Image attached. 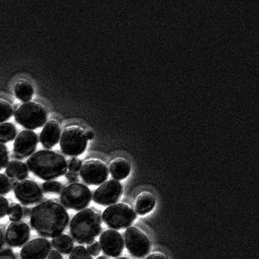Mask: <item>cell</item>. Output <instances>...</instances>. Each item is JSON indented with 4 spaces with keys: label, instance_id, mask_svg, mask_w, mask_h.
Listing matches in <instances>:
<instances>
[{
    "label": "cell",
    "instance_id": "8fae6325",
    "mask_svg": "<svg viewBox=\"0 0 259 259\" xmlns=\"http://www.w3.org/2000/svg\"><path fill=\"white\" fill-rule=\"evenodd\" d=\"M38 142V137L34 132L22 131L14 143V157L22 159L31 156L36 150Z\"/></svg>",
    "mask_w": 259,
    "mask_h": 259
},
{
    "label": "cell",
    "instance_id": "7a4b0ae2",
    "mask_svg": "<svg viewBox=\"0 0 259 259\" xmlns=\"http://www.w3.org/2000/svg\"><path fill=\"white\" fill-rule=\"evenodd\" d=\"M27 165L33 174L44 180L62 177L68 169L64 157L50 150H40L32 155L27 160Z\"/></svg>",
    "mask_w": 259,
    "mask_h": 259
},
{
    "label": "cell",
    "instance_id": "f35d334b",
    "mask_svg": "<svg viewBox=\"0 0 259 259\" xmlns=\"http://www.w3.org/2000/svg\"><path fill=\"white\" fill-rule=\"evenodd\" d=\"M18 108H19V106H18V105H15L14 106V110H15V112H16V111L18 109Z\"/></svg>",
    "mask_w": 259,
    "mask_h": 259
},
{
    "label": "cell",
    "instance_id": "f1b7e54d",
    "mask_svg": "<svg viewBox=\"0 0 259 259\" xmlns=\"http://www.w3.org/2000/svg\"><path fill=\"white\" fill-rule=\"evenodd\" d=\"M81 166H82V161L80 159L73 157V158L69 159L68 167L70 172H78L80 169Z\"/></svg>",
    "mask_w": 259,
    "mask_h": 259
},
{
    "label": "cell",
    "instance_id": "7c38bea8",
    "mask_svg": "<svg viewBox=\"0 0 259 259\" xmlns=\"http://www.w3.org/2000/svg\"><path fill=\"white\" fill-rule=\"evenodd\" d=\"M16 198L23 205L38 203L42 199L43 193L36 182L31 180L18 183L15 187Z\"/></svg>",
    "mask_w": 259,
    "mask_h": 259
},
{
    "label": "cell",
    "instance_id": "e575fe53",
    "mask_svg": "<svg viewBox=\"0 0 259 259\" xmlns=\"http://www.w3.org/2000/svg\"><path fill=\"white\" fill-rule=\"evenodd\" d=\"M146 259H168L166 257L165 255H163V254L161 253H155L152 254V255H150L148 256V257Z\"/></svg>",
    "mask_w": 259,
    "mask_h": 259
},
{
    "label": "cell",
    "instance_id": "277c9868",
    "mask_svg": "<svg viewBox=\"0 0 259 259\" xmlns=\"http://www.w3.org/2000/svg\"><path fill=\"white\" fill-rule=\"evenodd\" d=\"M15 118L16 121L24 128L34 130L45 125L48 114L42 106L35 103H27L16 111Z\"/></svg>",
    "mask_w": 259,
    "mask_h": 259
},
{
    "label": "cell",
    "instance_id": "ac0fdd59",
    "mask_svg": "<svg viewBox=\"0 0 259 259\" xmlns=\"http://www.w3.org/2000/svg\"><path fill=\"white\" fill-rule=\"evenodd\" d=\"M155 204H156V200L151 194L143 193L139 196L138 200L136 201V212L140 215L149 213L154 209Z\"/></svg>",
    "mask_w": 259,
    "mask_h": 259
},
{
    "label": "cell",
    "instance_id": "d6986e66",
    "mask_svg": "<svg viewBox=\"0 0 259 259\" xmlns=\"http://www.w3.org/2000/svg\"><path fill=\"white\" fill-rule=\"evenodd\" d=\"M6 172L9 177L23 180L28 176V168L22 162L12 161L7 166Z\"/></svg>",
    "mask_w": 259,
    "mask_h": 259
},
{
    "label": "cell",
    "instance_id": "8992f818",
    "mask_svg": "<svg viewBox=\"0 0 259 259\" xmlns=\"http://www.w3.org/2000/svg\"><path fill=\"white\" fill-rule=\"evenodd\" d=\"M136 219V214L134 210L122 203L108 207L103 214V219L106 225L115 230L127 228Z\"/></svg>",
    "mask_w": 259,
    "mask_h": 259
},
{
    "label": "cell",
    "instance_id": "d590c367",
    "mask_svg": "<svg viewBox=\"0 0 259 259\" xmlns=\"http://www.w3.org/2000/svg\"><path fill=\"white\" fill-rule=\"evenodd\" d=\"M31 214V210L29 209V208L25 207L23 209V215H24V217H28Z\"/></svg>",
    "mask_w": 259,
    "mask_h": 259
},
{
    "label": "cell",
    "instance_id": "ba28073f",
    "mask_svg": "<svg viewBox=\"0 0 259 259\" xmlns=\"http://www.w3.org/2000/svg\"><path fill=\"white\" fill-rule=\"evenodd\" d=\"M126 248L130 253L137 258H142L147 255L150 250L149 239L142 231L131 227L124 234Z\"/></svg>",
    "mask_w": 259,
    "mask_h": 259
},
{
    "label": "cell",
    "instance_id": "484cf974",
    "mask_svg": "<svg viewBox=\"0 0 259 259\" xmlns=\"http://www.w3.org/2000/svg\"><path fill=\"white\" fill-rule=\"evenodd\" d=\"M69 259H92V258L85 247L77 246L71 252Z\"/></svg>",
    "mask_w": 259,
    "mask_h": 259
},
{
    "label": "cell",
    "instance_id": "1f68e13d",
    "mask_svg": "<svg viewBox=\"0 0 259 259\" xmlns=\"http://www.w3.org/2000/svg\"><path fill=\"white\" fill-rule=\"evenodd\" d=\"M0 259H16V257L11 249H6L0 251Z\"/></svg>",
    "mask_w": 259,
    "mask_h": 259
},
{
    "label": "cell",
    "instance_id": "5bb4252c",
    "mask_svg": "<svg viewBox=\"0 0 259 259\" xmlns=\"http://www.w3.org/2000/svg\"><path fill=\"white\" fill-rule=\"evenodd\" d=\"M52 249L50 242L45 239H36L27 243L21 251L22 259H46Z\"/></svg>",
    "mask_w": 259,
    "mask_h": 259
},
{
    "label": "cell",
    "instance_id": "9c48e42d",
    "mask_svg": "<svg viewBox=\"0 0 259 259\" xmlns=\"http://www.w3.org/2000/svg\"><path fill=\"white\" fill-rule=\"evenodd\" d=\"M108 173L107 166L103 162L92 159L82 166L80 175L87 184L98 186L107 180Z\"/></svg>",
    "mask_w": 259,
    "mask_h": 259
},
{
    "label": "cell",
    "instance_id": "60d3db41",
    "mask_svg": "<svg viewBox=\"0 0 259 259\" xmlns=\"http://www.w3.org/2000/svg\"><path fill=\"white\" fill-rule=\"evenodd\" d=\"M117 259H129V258H117Z\"/></svg>",
    "mask_w": 259,
    "mask_h": 259
},
{
    "label": "cell",
    "instance_id": "d6a6232c",
    "mask_svg": "<svg viewBox=\"0 0 259 259\" xmlns=\"http://www.w3.org/2000/svg\"><path fill=\"white\" fill-rule=\"evenodd\" d=\"M67 180L70 183H77L78 181V175L76 172H67L66 175Z\"/></svg>",
    "mask_w": 259,
    "mask_h": 259
},
{
    "label": "cell",
    "instance_id": "52a82bcc",
    "mask_svg": "<svg viewBox=\"0 0 259 259\" xmlns=\"http://www.w3.org/2000/svg\"><path fill=\"white\" fill-rule=\"evenodd\" d=\"M88 139L85 133L78 127H70L65 130L61 140V147L64 154L78 156L87 149Z\"/></svg>",
    "mask_w": 259,
    "mask_h": 259
},
{
    "label": "cell",
    "instance_id": "7402d4cb",
    "mask_svg": "<svg viewBox=\"0 0 259 259\" xmlns=\"http://www.w3.org/2000/svg\"><path fill=\"white\" fill-rule=\"evenodd\" d=\"M17 133L15 125L10 122L0 124V143H7L14 140Z\"/></svg>",
    "mask_w": 259,
    "mask_h": 259
},
{
    "label": "cell",
    "instance_id": "836d02e7",
    "mask_svg": "<svg viewBox=\"0 0 259 259\" xmlns=\"http://www.w3.org/2000/svg\"><path fill=\"white\" fill-rule=\"evenodd\" d=\"M48 259H64L59 252L53 250L49 255Z\"/></svg>",
    "mask_w": 259,
    "mask_h": 259
},
{
    "label": "cell",
    "instance_id": "9a60e30c",
    "mask_svg": "<svg viewBox=\"0 0 259 259\" xmlns=\"http://www.w3.org/2000/svg\"><path fill=\"white\" fill-rule=\"evenodd\" d=\"M31 234L30 228L26 224L15 222L8 227L6 240L12 247H20L26 243Z\"/></svg>",
    "mask_w": 259,
    "mask_h": 259
},
{
    "label": "cell",
    "instance_id": "ffe728a7",
    "mask_svg": "<svg viewBox=\"0 0 259 259\" xmlns=\"http://www.w3.org/2000/svg\"><path fill=\"white\" fill-rule=\"evenodd\" d=\"M52 244L57 250L64 254L71 253L73 248V241L71 237L66 235H61L54 238Z\"/></svg>",
    "mask_w": 259,
    "mask_h": 259
},
{
    "label": "cell",
    "instance_id": "d4e9b609",
    "mask_svg": "<svg viewBox=\"0 0 259 259\" xmlns=\"http://www.w3.org/2000/svg\"><path fill=\"white\" fill-rule=\"evenodd\" d=\"M42 188L46 193L58 194L61 193L63 186L59 182L51 181L45 182L42 185Z\"/></svg>",
    "mask_w": 259,
    "mask_h": 259
},
{
    "label": "cell",
    "instance_id": "cb8c5ba5",
    "mask_svg": "<svg viewBox=\"0 0 259 259\" xmlns=\"http://www.w3.org/2000/svg\"><path fill=\"white\" fill-rule=\"evenodd\" d=\"M13 108L6 101L0 100V122L8 121L12 116Z\"/></svg>",
    "mask_w": 259,
    "mask_h": 259
},
{
    "label": "cell",
    "instance_id": "4dcf8cb0",
    "mask_svg": "<svg viewBox=\"0 0 259 259\" xmlns=\"http://www.w3.org/2000/svg\"><path fill=\"white\" fill-rule=\"evenodd\" d=\"M9 207L8 200L3 196H0V219L4 218L8 214Z\"/></svg>",
    "mask_w": 259,
    "mask_h": 259
},
{
    "label": "cell",
    "instance_id": "5b68a950",
    "mask_svg": "<svg viewBox=\"0 0 259 259\" xmlns=\"http://www.w3.org/2000/svg\"><path fill=\"white\" fill-rule=\"evenodd\" d=\"M91 200L92 193L89 187L77 183L65 188L61 196V201L64 206L77 210L84 209Z\"/></svg>",
    "mask_w": 259,
    "mask_h": 259
},
{
    "label": "cell",
    "instance_id": "83f0119b",
    "mask_svg": "<svg viewBox=\"0 0 259 259\" xmlns=\"http://www.w3.org/2000/svg\"><path fill=\"white\" fill-rule=\"evenodd\" d=\"M9 161L8 150L6 146L0 143V170L4 168Z\"/></svg>",
    "mask_w": 259,
    "mask_h": 259
},
{
    "label": "cell",
    "instance_id": "ab89813d",
    "mask_svg": "<svg viewBox=\"0 0 259 259\" xmlns=\"http://www.w3.org/2000/svg\"><path fill=\"white\" fill-rule=\"evenodd\" d=\"M97 259H108V258L105 257V256H99V257L97 258Z\"/></svg>",
    "mask_w": 259,
    "mask_h": 259
},
{
    "label": "cell",
    "instance_id": "2e32d148",
    "mask_svg": "<svg viewBox=\"0 0 259 259\" xmlns=\"http://www.w3.org/2000/svg\"><path fill=\"white\" fill-rule=\"evenodd\" d=\"M61 128L59 123L51 121L46 124L40 134V140L43 147L47 149H52L59 142Z\"/></svg>",
    "mask_w": 259,
    "mask_h": 259
},
{
    "label": "cell",
    "instance_id": "44dd1931",
    "mask_svg": "<svg viewBox=\"0 0 259 259\" xmlns=\"http://www.w3.org/2000/svg\"><path fill=\"white\" fill-rule=\"evenodd\" d=\"M16 97L22 102H28L31 100L34 94V89L29 82H20L15 87Z\"/></svg>",
    "mask_w": 259,
    "mask_h": 259
},
{
    "label": "cell",
    "instance_id": "6da1fadb",
    "mask_svg": "<svg viewBox=\"0 0 259 259\" xmlns=\"http://www.w3.org/2000/svg\"><path fill=\"white\" fill-rule=\"evenodd\" d=\"M30 223L39 235L47 238L61 235L69 223V215L61 204L46 201L32 210Z\"/></svg>",
    "mask_w": 259,
    "mask_h": 259
},
{
    "label": "cell",
    "instance_id": "4fadbf2b",
    "mask_svg": "<svg viewBox=\"0 0 259 259\" xmlns=\"http://www.w3.org/2000/svg\"><path fill=\"white\" fill-rule=\"evenodd\" d=\"M100 246L106 255L117 257L124 249V241L122 236L117 231L108 230L100 237Z\"/></svg>",
    "mask_w": 259,
    "mask_h": 259
},
{
    "label": "cell",
    "instance_id": "74e56055",
    "mask_svg": "<svg viewBox=\"0 0 259 259\" xmlns=\"http://www.w3.org/2000/svg\"><path fill=\"white\" fill-rule=\"evenodd\" d=\"M4 243L3 233H2L1 228H0V250H1L2 247H3Z\"/></svg>",
    "mask_w": 259,
    "mask_h": 259
},
{
    "label": "cell",
    "instance_id": "8d00e7d4",
    "mask_svg": "<svg viewBox=\"0 0 259 259\" xmlns=\"http://www.w3.org/2000/svg\"><path fill=\"white\" fill-rule=\"evenodd\" d=\"M85 136H87V138L88 140H93L94 138V134L92 132H87V134H85Z\"/></svg>",
    "mask_w": 259,
    "mask_h": 259
},
{
    "label": "cell",
    "instance_id": "603a6c76",
    "mask_svg": "<svg viewBox=\"0 0 259 259\" xmlns=\"http://www.w3.org/2000/svg\"><path fill=\"white\" fill-rule=\"evenodd\" d=\"M8 215L11 221H19L23 217V208L18 203H13L9 207Z\"/></svg>",
    "mask_w": 259,
    "mask_h": 259
},
{
    "label": "cell",
    "instance_id": "f546056e",
    "mask_svg": "<svg viewBox=\"0 0 259 259\" xmlns=\"http://www.w3.org/2000/svg\"><path fill=\"white\" fill-rule=\"evenodd\" d=\"M101 250L100 244L98 242L94 241L89 244L87 247V251L90 255L97 256L99 255Z\"/></svg>",
    "mask_w": 259,
    "mask_h": 259
},
{
    "label": "cell",
    "instance_id": "4316f807",
    "mask_svg": "<svg viewBox=\"0 0 259 259\" xmlns=\"http://www.w3.org/2000/svg\"><path fill=\"white\" fill-rule=\"evenodd\" d=\"M12 184L10 180L6 176L0 174V194H6L12 189Z\"/></svg>",
    "mask_w": 259,
    "mask_h": 259
},
{
    "label": "cell",
    "instance_id": "30bf717a",
    "mask_svg": "<svg viewBox=\"0 0 259 259\" xmlns=\"http://www.w3.org/2000/svg\"><path fill=\"white\" fill-rule=\"evenodd\" d=\"M122 194V185L115 180H110L102 185L95 192L94 201L97 204L106 206L116 203Z\"/></svg>",
    "mask_w": 259,
    "mask_h": 259
},
{
    "label": "cell",
    "instance_id": "e0dca14e",
    "mask_svg": "<svg viewBox=\"0 0 259 259\" xmlns=\"http://www.w3.org/2000/svg\"><path fill=\"white\" fill-rule=\"evenodd\" d=\"M112 177L117 180L125 179L131 171V166L128 161L123 159H117L112 162L110 166Z\"/></svg>",
    "mask_w": 259,
    "mask_h": 259
},
{
    "label": "cell",
    "instance_id": "3957f363",
    "mask_svg": "<svg viewBox=\"0 0 259 259\" xmlns=\"http://www.w3.org/2000/svg\"><path fill=\"white\" fill-rule=\"evenodd\" d=\"M101 230V215L94 208L78 212L71 222V234L79 244H90L94 242Z\"/></svg>",
    "mask_w": 259,
    "mask_h": 259
}]
</instances>
